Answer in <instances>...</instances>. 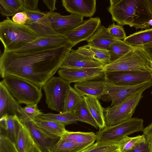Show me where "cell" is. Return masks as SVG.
<instances>
[{
	"mask_svg": "<svg viewBox=\"0 0 152 152\" xmlns=\"http://www.w3.org/2000/svg\"><path fill=\"white\" fill-rule=\"evenodd\" d=\"M73 47L69 43L48 50L23 54L4 51L0 58L1 77H20L42 89L60 68Z\"/></svg>",
	"mask_w": 152,
	"mask_h": 152,
	"instance_id": "1",
	"label": "cell"
},
{
	"mask_svg": "<svg viewBox=\"0 0 152 152\" xmlns=\"http://www.w3.org/2000/svg\"><path fill=\"white\" fill-rule=\"evenodd\" d=\"M107 10L112 20L120 25H128L136 29L149 28L152 19L145 0H110Z\"/></svg>",
	"mask_w": 152,
	"mask_h": 152,
	"instance_id": "2",
	"label": "cell"
},
{
	"mask_svg": "<svg viewBox=\"0 0 152 152\" xmlns=\"http://www.w3.org/2000/svg\"><path fill=\"white\" fill-rule=\"evenodd\" d=\"M38 37L28 26L15 23L9 17L0 23V39L4 51L13 52Z\"/></svg>",
	"mask_w": 152,
	"mask_h": 152,
	"instance_id": "3",
	"label": "cell"
},
{
	"mask_svg": "<svg viewBox=\"0 0 152 152\" xmlns=\"http://www.w3.org/2000/svg\"><path fill=\"white\" fill-rule=\"evenodd\" d=\"M105 72L151 71V59L142 47H134L127 54L103 66Z\"/></svg>",
	"mask_w": 152,
	"mask_h": 152,
	"instance_id": "4",
	"label": "cell"
},
{
	"mask_svg": "<svg viewBox=\"0 0 152 152\" xmlns=\"http://www.w3.org/2000/svg\"><path fill=\"white\" fill-rule=\"evenodd\" d=\"M2 80L13 97L19 104H38L42 95L41 88L32 83L14 76H8Z\"/></svg>",
	"mask_w": 152,
	"mask_h": 152,
	"instance_id": "5",
	"label": "cell"
},
{
	"mask_svg": "<svg viewBox=\"0 0 152 152\" xmlns=\"http://www.w3.org/2000/svg\"><path fill=\"white\" fill-rule=\"evenodd\" d=\"M143 123L142 119L131 118L114 125L106 126L95 133L96 142L118 144L126 136L135 132L142 131Z\"/></svg>",
	"mask_w": 152,
	"mask_h": 152,
	"instance_id": "6",
	"label": "cell"
},
{
	"mask_svg": "<svg viewBox=\"0 0 152 152\" xmlns=\"http://www.w3.org/2000/svg\"><path fill=\"white\" fill-rule=\"evenodd\" d=\"M143 91L137 92L118 104L104 108L106 127L114 125L131 118Z\"/></svg>",
	"mask_w": 152,
	"mask_h": 152,
	"instance_id": "7",
	"label": "cell"
},
{
	"mask_svg": "<svg viewBox=\"0 0 152 152\" xmlns=\"http://www.w3.org/2000/svg\"><path fill=\"white\" fill-rule=\"evenodd\" d=\"M70 84L62 78L53 76L44 84L42 88L48 107L59 113L63 112L64 99Z\"/></svg>",
	"mask_w": 152,
	"mask_h": 152,
	"instance_id": "8",
	"label": "cell"
},
{
	"mask_svg": "<svg viewBox=\"0 0 152 152\" xmlns=\"http://www.w3.org/2000/svg\"><path fill=\"white\" fill-rule=\"evenodd\" d=\"M104 94L101 99L104 101L111 102L110 107L118 104L140 91H143L152 85V80L133 86L118 85L105 79Z\"/></svg>",
	"mask_w": 152,
	"mask_h": 152,
	"instance_id": "9",
	"label": "cell"
},
{
	"mask_svg": "<svg viewBox=\"0 0 152 152\" xmlns=\"http://www.w3.org/2000/svg\"><path fill=\"white\" fill-rule=\"evenodd\" d=\"M20 107L18 117L21 121L28 129L35 142L42 151L50 152L51 148L61 137L50 134L42 129L27 115L23 107Z\"/></svg>",
	"mask_w": 152,
	"mask_h": 152,
	"instance_id": "10",
	"label": "cell"
},
{
	"mask_svg": "<svg viewBox=\"0 0 152 152\" xmlns=\"http://www.w3.org/2000/svg\"><path fill=\"white\" fill-rule=\"evenodd\" d=\"M58 74L59 76L69 84L105 79V73L102 68H60Z\"/></svg>",
	"mask_w": 152,
	"mask_h": 152,
	"instance_id": "11",
	"label": "cell"
},
{
	"mask_svg": "<svg viewBox=\"0 0 152 152\" xmlns=\"http://www.w3.org/2000/svg\"><path fill=\"white\" fill-rule=\"evenodd\" d=\"M69 43L64 36L39 37L12 52L19 54L39 52L58 48Z\"/></svg>",
	"mask_w": 152,
	"mask_h": 152,
	"instance_id": "12",
	"label": "cell"
},
{
	"mask_svg": "<svg viewBox=\"0 0 152 152\" xmlns=\"http://www.w3.org/2000/svg\"><path fill=\"white\" fill-rule=\"evenodd\" d=\"M105 73V79L118 85H135L152 80L151 71H130Z\"/></svg>",
	"mask_w": 152,
	"mask_h": 152,
	"instance_id": "13",
	"label": "cell"
},
{
	"mask_svg": "<svg viewBox=\"0 0 152 152\" xmlns=\"http://www.w3.org/2000/svg\"><path fill=\"white\" fill-rule=\"evenodd\" d=\"M47 13L52 29L59 36L65 37L84 21V17L73 14L62 15L58 13L50 11Z\"/></svg>",
	"mask_w": 152,
	"mask_h": 152,
	"instance_id": "14",
	"label": "cell"
},
{
	"mask_svg": "<svg viewBox=\"0 0 152 152\" xmlns=\"http://www.w3.org/2000/svg\"><path fill=\"white\" fill-rule=\"evenodd\" d=\"M28 20L25 24L37 35L38 37L60 36L52 29L47 13L39 11L25 10Z\"/></svg>",
	"mask_w": 152,
	"mask_h": 152,
	"instance_id": "15",
	"label": "cell"
},
{
	"mask_svg": "<svg viewBox=\"0 0 152 152\" xmlns=\"http://www.w3.org/2000/svg\"><path fill=\"white\" fill-rule=\"evenodd\" d=\"M101 23L99 18H90L84 20L65 37L74 46L81 41H87L94 35Z\"/></svg>",
	"mask_w": 152,
	"mask_h": 152,
	"instance_id": "16",
	"label": "cell"
},
{
	"mask_svg": "<svg viewBox=\"0 0 152 152\" xmlns=\"http://www.w3.org/2000/svg\"><path fill=\"white\" fill-rule=\"evenodd\" d=\"M63 6L71 14L91 18L96 10V0H62Z\"/></svg>",
	"mask_w": 152,
	"mask_h": 152,
	"instance_id": "17",
	"label": "cell"
},
{
	"mask_svg": "<svg viewBox=\"0 0 152 152\" xmlns=\"http://www.w3.org/2000/svg\"><path fill=\"white\" fill-rule=\"evenodd\" d=\"M104 65L71 49L67 54L60 68H103Z\"/></svg>",
	"mask_w": 152,
	"mask_h": 152,
	"instance_id": "18",
	"label": "cell"
},
{
	"mask_svg": "<svg viewBox=\"0 0 152 152\" xmlns=\"http://www.w3.org/2000/svg\"><path fill=\"white\" fill-rule=\"evenodd\" d=\"M23 124L18 115H5L0 119V135L4 136L15 144Z\"/></svg>",
	"mask_w": 152,
	"mask_h": 152,
	"instance_id": "19",
	"label": "cell"
},
{
	"mask_svg": "<svg viewBox=\"0 0 152 152\" xmlns=\"http://www.w3.org/2000/svg\"><path fill=\"white\" fill-rule=\"evenodd\" d=\"M20 105L9 92L3 81L0 82V118L8 115H18Z\"/></svg>",
	"mask_w": 152,
	"mask_h": 152,
	"instance_id": "20",
	"label": "cell"
},
{
	"mask_svg": "<svg viewBox=\"0 0 152 152\" xmlns=\"http://www.w3.org/2000/svg\"><path fill=\"white\" fill-rule=\"evenodd\" d=\"M104 80L75 83L74 88L82 97L88 96L101 99L105 91Z\"/></svg>",
	"mask_w": 152,
	"mask_h": 152,
	"instance_id": "21",
	"label": "cell"
},
{
	"mask_svg": "<svg viewBox=\"0 0 152 152\" xmlns=\"http://www.w3.org/2000/svg\"><path fill=\"white\" fill-rule=\"evenodd\" d=\"M117 39L110 34L107 28L100 25L87 42L91 46L107 50L109 46Z\"/></svg>",
	"mask_w": 152,
	"mask_h": 152,
	"instance_id": "22",
	"label": "cell"
},
{
	"mask_svg": "<svg viewBox=\"0 0 152 152\" xmlns=\"http://www.w3.org/2000/svg\"><path fill=\"white\" fill-rule=\"evenodd\" d=\"M91 113L97 124L99 131L106 127L104 109L99 99L92 97L84 96L83 97Z\"/></svg>",
	"mask_w": 152,
	"mask_h": 152,
	"instance_id": "23",
	"label": "cell"
},
{
	"mask_svg": "<svg viewBox=\"0 0 152 152\" xmlns=\"http://www.w3.org/2000/svg\"><path fill=\"white\" fill-rule=\"evenodd\" d=\"M76 50L86 57L102 64L104 66L111 62L110 54L106 50L86 45L79 47Z\"/></svg>",
	"mask_w": 152,
	"mask_h": 152,
	"instance_id": "24",
	"label": "cell"
},
{
	"mask_svg": "<svg viewBox=\"0 0 152 152\" xmlns=\"http://www.w3.org/2000/svg\"><path fill=\"white\" fill-rule=\"evenodd\" d=\"M61 138L76 144L89 146L94 143L96 139V134L93 132H74L68 130Z\"/></svg>",
	"mask_w": 152,
	"mask_h": 152,
	"instance_id": "25",
	"label": "cell"
},
{
	"mask_svg": "<svg viewBox=\"0 0 152 152\" xmlns=\"http://www.w3.org/2000/svg\"><path fill=\"white\" fill-rule=\"evenodd\" d=\"M35 142L29 129L23 124L15 144L17 152H29Z\"/></svg>",
	"mask_w": 152,
	"mask_h": 152,
	"instance_id": "26",
	"label": "cell"
},
{
	"mask_svg": "<svg viewBox=\"0 0 152 152\" xmlns=\"http://www.w3.org/2000/svg\"><path fill=\"white\" fill-rule=\"evenodd\" d=\"M124 41L133 47H142L152 42V28L141 30L130 35Z\"/></svg>",
	"mask_w": 152,
	"mask_h": 152,
	"instance_id": "27",
	"label": "cell"
},
{
	"mask_svg": "<svg viewBox=\"0 0 152 152\" xmlns=\"http://www.w3.org/2000/svg\"><path fill=\"white\" fill-rule=\"evenodd\" d=\"M36 124L48 133L61 137L67 131L65 126L39 117L34 120Z\"/></svg>",
	"mask_w": 152,
	"mask_h": 152,
	"instance_id": "28",
	"label": "cell"
},
{
	"mask_svg": "<svg viewBox=\"0 0 152 152\" xmlns=\"http://www.w3.org/2000/svg\"><path fill=\"white\" fill-rule=\"evenodd\" d=\"M83 99V97L70 85L66 93L63 112H74Z\"/></svg>",
	"mask_w": 152,
	"mask_h": 152,
	"instance_id": "29",
	"label": "cell"
},
{
	"mask_svg": "<svg viewBox=\"0 0 152 152\" xmlns=\"http://www.w3.org/2000/svg\"><path fill=\"white\" fill-rule=\"evenodd\" d=\"M39 117L46 120L54 121L64 126L78 121L73 113L63 112L58 114L43 113Z\"/></svg>",
	"mask_w": 152,
	"mask_h": 152,
	"instance_id": "30",
	"label": "cell"
},
{
	"mask_svg": "<svg viewBox=\"0 0 152 152\" xmlns=\"http://www.w3.org/2000/svg\"><path fill=\"white\" fill-rule=\"evenodd\" d=\"M134 47L124 40L118 39L111 44L107 50L110 55V63L125 55L132 50Z\"/></svg>",
	"mask_w": 152,
	"mask_h": 152,
	"instance_id": "31",
	"label": "cell"
},
{
	"mask_svg": "<svg viewBox=\"0 0 152 152\" xmlns=\"http://www.w3.org/2000/svg\"><path fill=\"white\" fill-rule=\"evenodd\" d=\"M23 10V0H0V12L4 16H13Z\"/></svg>",
	"mask_w": 152,
	"mask_h": 152,
	"instance_id": "32",
	"label": "cell"
},
{
	"mask_svg": "<svg viewBox=\"0 0 152 152\" xmlns=\"http://www.w3.org/2000/svg\"><path fill=\"white\" fill-rule=\"evenodd\" d=\"M73 113L78 121L89 124L96 129L99 128L97 124L91 113L83 98Z\"/></svg>",
	"mask_w": 152,
	"mask_h": 152,
	"instance_id": "33",
	"label": "cell"
},
{
	"mask_svg": "<svg viewBox=\"0 0 152 152\" xmlns=\"http://www.w3.org/2000/svg\"><path fill=\"white\" fill-rule=\"evenodd\" d=\"M89 146L76 144L61 137L51 148L50 152H81Z\"/></svg>",
	"mask_w": 152,
	"mask_h": 152,
	"instance_id": "34",
	"label": "cell"
},
{
	"mask_svg": "<svg viewBox=\"0 0 152 152\" xmlns=\"http://www.w3.org/2000/svg\"><path fill=\"white\" fill-rule=\"evenodd\" d=\"M81 152H120L118 144L98 142L94 143Z\"/></svg>",
	"mask_w": 152,
	"mask_h": 152,
	"instance_id": "35",
	"label": "cell"
},
{
	"mask_svg": "<svg viewBox=\"0 0 152 152\" xmlns=\"http://www.w3.org/2000/svg\"><path fill=\"white\" fill-rule=\"evenodd\" d=\"M145 139V136L143 134L133 137L126 136L118 143L120 151L126 152Z\"/></svg>",
	"mask_w": 152,
	"mask_h": 152,
	"instance_id": "36",
	"label": "cell"
},
{
	"mask_svg": "<svg viewBox=\"0 0 152 152\" xmlns=\"http://www.w3.org/2000/svg\"><path fill=\"white\" fill-rule=\"evenodd\" d=\"M107 28L110 34L118 39H124L126 37L124 29L121 26L116 25L114 23Z\"/></svg>",
	"mask_w": 152,
	"mask_h": 152,
	"instance_id": "37",
	"label": "cell"
},
{
	"mask_svg": "<svg viewBox=\"0 0 152 152\" xmlns=\"http://www.w3.org/2000/svg\"><path fill=\"white\" fill-rule=\"evenodd\" d=\"M0 152H17L15 144L2 135H0Z\"/></svg>",
	"mask_w": 152,
	"mask_h": 152,
	"instance_id": "38",
	"label": "cell"
},
{
	"mask_svg": "<svg viewBox=\"0 0 152 152\" xmlns=\"http://www.w3.org/2000/svg\"><path fill=\"white\" fill-rule=\"evenodd\" d=\"M37 104L27 105L23 109L27 115L31 119L34 120L39 117L43 113L38 108Z\"/></svg>",
	"mask_w": 152,
	"mask_h": 152,
	"instance_id": "39",
	"label": "cell"
},
{
	"mask_svg": "<svg viewBox=\"0 0 152 152\" xmlns=\"http://www.w3.org/2000/svg\"><path fill=\"white\" fill-rule=\"evenodd\" d=\"M23 10L33 11H40L38 8V0H23Z\"/></svg>",
	"mask_w": 152,
	"mask_h": 152,
	"instance_id": "40",
	"label": "cell"
},
{
	"mask_svg": "<svg viewBox=\"0 0 152 152\" xmlns=\"http://www.w3.org/2000/svg\"><path fill=\"white\" fill-rule=\"evenodd\" d=\"M126 152H149L146 138L140 142L132 149Z\"/></svg>",
	"mask_w": 152,
	"mask_h": 152,
	"instance_id": "41",
	"label": "cell"
},
{
	"mask_svg": "<svg viewBox=\"0 0 152 152\" xmlns=\"http://www.w3.org/2000/svg\"><path fill=\"white\" fill-rule=\"evenodd\" d=\"M26 14L24 12H18L12 18V20L14 22L21 24H25L28 20Z\"/></svg>",
	"mask_w": 152,
	"mask_h": 152,
	"instance_id": "42",
	"label": "cell"
},
{
	"mask_svg": "<svg viewBox=\"0 0 152 152\" xmlns=\"http://www.w3.org/2000/svg\"><path fill=\"white\" fill-rule=\"evenodd\" d=\"M50 11L53 12L56 10V0H43L42 1Z\"/></svg>",
	"mask_w": 152,
	"mask_h": 152,
	"instance_id": "43",
	"label": "cell"
},
{
	"mask_svg": "<svg viewBox=\"0 0 152 152\" xmlns=\"http://www.w3.org/2000/svg\"><path fill=\"white\" fill-rule=\"evenodd\" d=\"M142 47L150 59H152V42L145 45Z\"/></svg>",
	"mask_w": 152,
	"mask_h": 152,
	"instance_id": "44",
	"label": "cell"
},
{
	"mask_svg": "<svg viewBox=\"0 0 152 152\" xmlns=\"http://www.w3.org/2000/svg\"><path fill=\"white\" fill-rule=\"evenodd\" d=\"M142 132L143 134L145 136L152 134V122L145 128H144Z\"/></svg>",
	"mask_w": 152,
	"mask_h": 152,
	"instance_id": "45",
	"label": "cell"
},
{
	"mask_svg": "<svg viewBox=\"0 0 152 152\" xmlns=\"http://www.w3.org/2000/svg\"><path fill=\"white\" fill-rule=\"evenodd\" d=\"M145 136L149 152H152V134Z\"/></svg>",
	"mask_w": 152,
	"mask_h": 152,
	"instance_id": "46",
	"label": "cell"
},
{
	"mask_svg": "<svg viewBox=\"0 0 152 152\" xmlns=\"http://www.w3.org/2000/svg\"><path fill=\"white\" fill-rule=\"evenodd\" d=\"M29 152H43L37 144L35 142L30 149Z\"/></svg>",
	"mask_w": 152,
	"mask_h": 152,
	"instance_id": "47",
	"label": "cell"
},
{
	"mask_svg": "<svg viewBox=\"0 0 152 152\" xmlns=\"http://www.w3.org/2000/svg\"><path fill=\"white\" fill-rule=\"evenodd\" d=\"M147 7L152 15V0H145Z\"/></svg>",
	"mask_w": 152,
	"mask_h": 152,
	"instance_id": "48",
	"label": "cell"
},
{
	"mask_svg": "<svg viewBox=\"0 0 152 152\" xmlns=\"http://www.w3.org/2000/svg\"><path fill=\"white\" fill-rule=\"evenodd\" d=\"M148 25L150 27V26H152V19H151L148 22Z\"/></svg>",
	"mask_w": 152,
	"mask_h": 152,
	"instance_id": "49",
	"label": "cell"
},
{
	"mask_svg": "<svg viewBox=\"0 0 152 152\" xmlns=\"http://www.w3.org/2000/svg\"><path fill=\"white\" fill-rule=\"evenodd\" d=\"M151 74L152 76V59H151Z\"/></svg>",
	"mask_w": 152,
	"mask_h": 152,
	"instance_id": "50",
	"label": "cell"
},
{
	"mask_svg": "<svg viewBox=\"0 0 152 152\" xmlns=\"http://www.w3.org/2000/svg\"><path fill=\"white\" fill-rule=\"evenodd\" d=\"M151 94H152V91L151 92Z\"/></svg>",
	"mask_w": 152,
	"mask_h": 152,
	"instance_id": "51",
	"label": "cell"
}]
</instances>
